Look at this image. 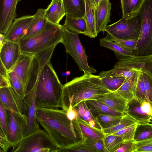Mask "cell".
I'll list each match as a JSON object with an SVG mask.
<instances>
[{"instance_id":"obj_37","label":"cell","mask_w":152,"mask_h":152,"mask_svg":"<svg viewBox=\"0 0 152 152\" xmlns=\"http://www.w3.org/2000/svg\"><path fill=\"white\" fill-rule=\"evenodd\" d=\"M105 37L106 39L116 42L123 48L132 53L135 50L137 43V39H121L108 33H107Z\"/></svg>"},{"instance_id":"obj_26","label":"cell","mask_w":152,"mask_h":152,"mask_svg":"<svg viewBox=\"0 0 152 152\" xmlns=\"http://www.w3.org/2000/svg\"><path fill=\"white\" fill-rule=\"evenodd\" d=\"M86 104L92 114L96 118L101 114H107L123 116L126 113L113 110L96 99L85 101Z\"/></svg>"},{"instance_id":"obj_39","label":"cell","mask_w":152,"mask_h":152,"mask_svg":"<svg viewBox=\"0 0 152 152\" xmlns=\"http://www.w3.org/2000/svg\"><path fill=\"white\" fill-rule=\"evenodd\" d=\"M107 88L112 91H116L122 85L126 78L123 77L100 78Z\"/></svg>"},{"instance_id":"obj_14","label":"cell","mask_w":152,"mask_h":152,"mask_svg":"<svg viewBox=\"0 0 152 152\" xmlns=\"http://www.w3.org/2000/svg\"><path fill=\"white\" fill-rule=\"evenodd\" d=\"M33 17V15H26L16 18L4 34V40L19 43L31 23Z\"/></svg>"},{"instance_id":"obj_46","label":"cell","mask_w":152,"mask_h":152,"mask_svg":"<svg viewBox=\"0 0 152 152\" xmlns=\"http://www.w3.org/2000/svg\"><path fill=\"white\" fill-rule=\"evenodd\" d=\"M7 125L6 109L2 104L0 102V130H1L6 135Z\"/></svg>"},{"instance_id":"obj_38","label":"cell","mask_w":152,"mask_h":152,"mask_svg":"<svg viewBox=\"0 0 152 152\" xmlns=\"http://www.w3.org/2000/svg\"><path fill=\"white\" fill-rule=\"evenodd\" d=\"M58 152H97L93 148L83 142L75 143L65 148H59Z\"/></svg>"},{"instance_id":"obj_45","label":"cell","mask_w":152,"mask_h":152,"mask_svg":"<svg viewBox=\"0 0 152 152\" xmlns=\"http://www.w3.org/2000/svg\"><path fill=\"white\" fill-rule=\"evenodd\" d=\"M142 72L147 97L152 102V81L147 74Z\"/></svg>"},{"instance_id":"obj_19","label":"cell","mask_w":152,"mask_h":152,"mask_svg":"<svg viewBox=\"0 0 152 152\" xmlns=\"http://www.w3.org/2000/svg\"><path fill=\"white\" fill-rule=\"evenodd\" d=\"M45 9L39 8L34 15L33 18L22 39L32 37L41 32L45 28L48 21L45 15Z\"/></svg>"},{"instance_id":"obj_41","label":"cell","mask_w":152,"mask_h":152,"mask_svg":"<svg viewBox=\"0 0 152 152\" xmlns=\"http://www.w3.org/2000/svg\"><path fill=\"white\" fill-rule=\"evenodd\" d=\"M138 71L137 81L134 97L141 99H148L146 95L142 72Z\"/></svg>"},{"instance_id":"obj_49","label":"cell","mask_w":152,"mask_h":152,"mask_svg":"<svg viewBox=\"0 0 152 152\" xmlns=\"http://www.w3.org/2000/svg\"><path fill=\"white\" fill-rule=\"evenodd\" d=\"M11 86L8 77L0 75V88Z\"/></svg>"},{"instance_id":"obj_5","label":"cell","mask_w":152,"mask_h":152,"mask_svg":"<svg viewBox=\"0 0 152 152\" xmlns=\"http://www.w3.org/2000/svg\"><path fill=\"white\" fill-rule=\"evenodd\" d=\"M139 12L142 18L140 34L133 55H152V0H144Z\"/></svg>"},{"instance_id":"obj_7","label":"cell","mask_w":152,"mask_h":152,"mask_svg":"<svg viewBox=\"0 0 152 152\" xmlns=\"http://www.w3.org/2000/svg\"><path fill=\"white\" fill-rule=\"evenodd\" d=\"M141 17L138 11L107 25L105 31L121 39H137L141 31Z\"/></svg>"},{"instance_id":"obj_17","label":"cell","mask_w":152,"mask_h":152,"mask_svg":"<svg viewBox=\"0 0 152 152\" xmlns=\"http://www.w3.org/2000/svg\"><path fill=\"white\" fill-rule=\"evenodd\" d=\"M35 54L22 53L10 70L14 71L23 83L27 94L26 83L32 59Z\"/></svg>"},{"instance_id":"obj_42","label":"cell","mask_w":152,"mask_h":152,"mask_svg":"<svg viewBox=\"0 0 152 152\" xmlns=\"http://www.w3.org/2000/svg\"><path fill=\"white\" fill-rule=\"evenodd\" d=\"M83 142L93 148L97 152H104L103 139H96L86 137L83 138Z\"/></svg>"},{"instance_id":"obj_8","label":"cell","mask_w":152,"mask_h":152,"mask_svg":"<svg viewBox=\"0 0 152 152\" xmlns=\"http://www.w3.org/2000/svg\"><path fill=\"white\" fill-rule=\"evenodd\" d=\"M63 40L66 53L73 58L80 71L91 74L96 72L94 67L90 66L87 61L85 48L81 45L77 34L69 31L62 25Z\"/></svg>"},{"instance_id":"obj_43","label":"cell","mask_w":152,"mask_h":152,"mask_svg":"<svg viewBox=\"0 0 152 152\" xmlns=\"http://www.w3.org/2000/svg\"><path fill=\"white\" fill-rule=\"evenodd\" d=\"M135 142L133 140L123 141L115 152H135Z\"/></svg>"},{"instance_id":"obj_33","label":"cell","mask_w":152,"mask_h":152,"mask_svg":"<svg viewBox=\"0 0 152 152\" xmlns=\"http://www.w3.org/2000/svg\"><path fill=\"white\" fill-rule=\"evenodd\" d=\"M144 0H120L122 17L138 11Z\"/></svg>"},{"instance_id":"obj_24","label":"cell","mask_w":152,"mask_h":152,"mask_svg":"<svg viewBox=\"0 0 152 152\" xmlns=\"http://www.w3.org/2000/svg\"><path fill=\"white\" fill-rule=\"evenodd\" d=\"M66 15L74 18L84 17L85 0H63Z\"/></svg>"},{"instance_id":"obj_2","label":"cell","mask_w":152,"mask_h":152,"mask_svg":"<svg viewBox=\"0 0 152 152\" xmlns=\"http://www.w3.org/2000/svg\"><path fill=\"white\" fill-rule=\"evenodd\" d=\"M111 92L99 75L84 72L83 75L63 85L61 108L66 112L70 106L73 108L82 102L96 99Z\"/></svg>"},{"instance_id":"obj_28","label":"cell","mask_w":152,"mask_h":152,"mask_svg":"<svg viewBox=\"0 0 152 152\" xmlns=\"http://www.w3.org/2000/svg\"><path fill=\"white\" fill-rule=\"evenodd\" d=\"M79 116L91 127L100 130L102 128L96 118L91 113L85 101L79 103L75 107Z\"/></svg>"},{"instance_id":"obj_29","label":"cell","mask_w":152,"mask_h":152,"mask_svg":"<svg viewBox=\"0 0 152 152\" xmlns=\"http://www.w3.org/2000/svg\"><path fill=\"white\" fill-rule=\"evenodd\" d=\"M152 138V123L137 124L133 137V140L135 142Z\"/></svg>"},{"instance_id":"obj_11","label":"cell","mask_w":152,"mask_h":152,"mask_svg":"<svg viewBox=\"0 0 152 152\" xmlns=\"http://www.w3.org/2000/svg\"><path fill=\"white\" fill-rule=\"evenodd\" d=\"M114 66L116 68L138 71L147 74L152 81V55L121 57Z\"/></svg>"},{"instance_id":"obj_25","label":"cell","mask_w":152,"mask_h":152,"mask_svg":"<svg viewBox=\"0 0 152 152\" xmlns=\"http://www.w3.org/2000/svg\"><path fill=\"white\" fill-rule=\"evenodd\" d=\"M138 71L131 77L126 78L121 87L116 91L121 96L128 101L135 96Z\"/></svg>"},{"instance_id":"obj_23","label":"cell","mask_w":152,"mask_h":152,"mask_svg":"<svg viewBox=\"0 0 152 152\" xmlns=\"http://www.w3.org/2000/svg\"><path fill=\"white\" fill-rule=\"evenodd\" d=\"M75 121L81 135L82 142L83 138L86 137L99 139L105 137V135L102 130L91 127L79 116L75 120Z\"/></svg>"},{"instance_id":"obj_12","label":"cell","mask_w":152,"mask_h":152,"mask_svg":"<svg viewBox=\"0 0 152 152\" xmlns=\"http://www.w3.org/2000/svg\"><path fill=\"white\" fill-rule=\"evenodd\" d=\"M0 101L6 109L22 114L27 113L28 107L23 99L11 86L0 88Z\"/></svg>"},{"instance_id":"obj_16","label":"cell","mask_w":152,"mask_h":152,"mask_svg":"<svg viewBox=\"0 0 152 152\" xmlns=\"http://www.w3.org/2000/svg\"><path fill=\"white\" fill-rule=\"evenodd\" d=\"M111 4L109 0H103L96 7L95 12L96 28L98 34L105 31L111 20Z\"/></svg>"},{"instance_id":"obj_50","label":"cell","mask_w":152,"mask_h":152,"mask_svg":"<svg viewBox=\"0 0 152 152\" xmlns=\"http://www.w3.org/2000/svg\"><path fill=\"white\" fill-rule=\"evenodd\" d=\"M0 75L8 78V71L0 61Z\"/></svg>"},{"instance_id":"obj_27","label":"cell","mask_w":152,"mask_h":152,"mask_svg":"<svg viewBox=\"0 0 152 152\" xmlns=\"http://www.w3.org/2000/svg\"><path fill=\"white\" fill-rule=\"evenodd\" d=\"M86 11L85 15L87 24L88 37L90 38H95L97 36L95 22V10L96 7L93 0H85Z\"/></svg>"},{"instance_id":"obj_30","label":"cell","mask_w":152,"mask_h":152,"mask_svg":"<svg viewBox=\"0 0 152 152\" xmlns=\"http://www.w3.org/2000/svg\"><path fill=\"white\" fill-rule=\"evenodd\" d=\"M100 45L113 51L117 59L124 56H130L133 55L132 53L126 50L116 42L106 39L105 37L101 38Z\"/></svg>"},{"instance_id":"obj_48","label":"cell","mask_w":152,"mask_h":152,"mask_svg":"<svg viewBox=\"0 0 152 152\" xmlns=\"http://www.w3.org/2000/svg\"><path fill=\"white\" fill-rule=\"evenodd\" d=\"M66 112L68 118L71 121L75 120L79 116L76 109L71 106L69 107Z\"/></svg>"},{"instance_id":"obj_10","label":"cell","mask_w":152,"mask_h":152,"mask_svg":"<svg viewBox=\"0 0 152 152\" xmlns=\"http://www.w3.org/2000/svg\"><path fill=\"white\" fill-rule=\"evenodd\" d=\"M126 113L138 124L152 123V102L148 99L134 97L128 101Z\"/></svg>"},{"instance_id":"obj_22","label":"cell","mask_w":152,"mask_h":152,"mask_svg":"<svg viewBox=\"0 0 152 152\" xmlns=\"http://www.w3.org/2000/svg\"><path fill=\"white\" fill-rule=\"evenodd\" d=\"M63 25L69 31L77 35L81 34L88 36V26L84 17L78 18L66 15L64 23Z\"/></svg>"},{"instance_id":"obj_34","label":"cell","mask_w":152,"mask_h":152,"mask_svg":"<svg viewBox=\"0 0 152 152\" xmlns=\"http://www.w3.org/2000/svg\"><path fill=\"white\" fill-rule=\"evenodd\" d=\"M137 71L114 68L107 71H103L99 75L100 78L104 77H123L128 78L131 77Z\"/></svg>"},{"instance_id":"obj_35","label":"cell","mask_w":152,"mask_h":152,"mask_svg":"<svg viewBox=\"0 0 152 152\" xmlns=\"http://www.w3.org/2000/svg\"><path fill=\"white\" fill-rule=\"evenodd\" d=\"M104 152H115L123 141L119 136L110 135L103 139Z\"/></svg>"},{"instance_id":"obj_4","label":"cell","mask_w":152,"mask_h":152,"mask_svg":"<svg viewBox=\"0 0 152 152\" xmlns=\"http://www.w3.org/2000/svg\"><path fill=\"white\" fill-rule=\"evenodd\" d=\"M63 40L62 25L48 21L45 28L38 34L19 42L22 53L36 54Z\"/></svg>"},{"instance_id":"obj_31","label":"cell","mask_w":152,"mask_h":152,"mask_svg":"<svg viewBox=\"0 0 152 152\" xmlns=\"http://www.w3.org/2000/svg\"><path fill=\"white\" fill-rule=\"evenodd\" d=\"M138 124L137 121L129 115L126 114L119 122L111 127L102 129L105 136L133 124Z\"/></svg>"},{"instance_id":"obj_21","label":"cell","mask_w":152,"mask_h":152,"mask_svg":"<svg viewBox=\"0 0 152 152\" xmlns=\"http://www.w3.org/2000/svg\"><path fill=\"white\" fill-rule=\"evenodd\" d=\"M33 96L27 106V124L23 132V137L27 136L39 129L36 118L37 108L35 103V92L33 89Z\"/></svg>"},{"instance_id":"obj_15","label":"cell","mask_w":152,"mask_h":152,"mask_svg":"<svg viewBox=\"0 0 152 152\" xmlns=\"http://www.w3.org/2000/svg\"><path fill=\"white\" fill-rule=\"evenodd\" d=\"M0 50V61L7 70H10L21 53L19 43L4 40Z\"/></svg>"},{"instance_id":"obj_18","label":"cell","mask_w":152,"mask_h":152,"mask_svg":"<svg viewBox=\"0 0 152 152\" xmlns=\"http://www.w3.org/2000/svg\"><path fill=\"white\" fill-rule=\"evenodd\" d=\"M96 100L113 110L126 113L128 101L115 91L100 96Z\"/></svg>"},{"instance_id":"obj_9","label":"cell","mask_w":152,"mask_h":152,"mask_svg":"<svg viewBox=\"0 0 152 152\" xmlns=\"http://www.w3.org/2000/svg\"><path fill=\"white\" fill-rule=\"evenodd\" d=\"M6 137L11 147L15 145L23 137V130L27 124V118L22 114L6 109Z\"/></svg>"},{"instance_id":"obj_36","label":"cell","mask_w":152,"mask_h":152,"mask_svg":"<svg viewBox=\"0 0 152 152\" xmlns=\"http://www.w3.org/2000/svg\"><path fill=\"white\" fill-rule=\"evenodd\" d=\"M8 77L11 86L23 99L26 93L21 81L15 73L12 70L8 71Z\"/></svg>"},{"instance_id":"obj_51","label":"cell","mask_w":152,"mask_h":152,"mask_svg":"<svg viewBox=\"0 0 152 152\" xmlns=\"http://www.w3.org/2000/svg\"><path fill=\"white\" fill-rule=\"evenodd\" d=\"M5 40V37L4 34H0V48H1Z\"/></svg>"},{"instance_id":"obj_32","label":"cell","mask_w":152,"mask_h":152,"mask_svg":"<svg viewBox=\"0 0 152 152\" xmlns=\"http://www.w3.org/2000/svg\"><path fill=\"white\" fill-rule=\"evenodd\" d=\"M123 116L101 114L96 117V118L102 129L115 125L119 122Z\"/></svg>"},{"instance_id":"obj_1","label":"cell","mask_w":152,"mask_h":152,"mask_svg":"<svg viewBox=\"0 0 152 152\" xmlns=\"http://www.w3.org/2000/svg\"><path fill=\"white\" fill-rule=\"evenodd\" d=\"M36 118L59 148L82 142L75 120H70L63 109L37 108Z\"/></svg>"},{"instance_id":"obj_44","label":"cell","mask_w":152,"mask_h":152,"mask_svg":"<svg viewBox=\"0 0 152 152\" xmlns=\"http://www.w3.org/2000/svg\"><path fill=\"white\" fill-rule=\"evenodd\" d=\"M152 152V138L135 142V152Z\"/></svg>"},{"instance_id":"obj_52","label":"cell","mask_w":152,"mask_h":152,"mask_svg":"<svg viewBox=\"0 0 152 152\" xmlns=\"http://www.w3.org/2000/svg\"><path fill=\"white\" fill-rule=\"evenodd\" d=\"M95 6L96 7L98 4L103 0H93Z\"/></svg>"},{"instance_id":"obj_47","label":"cell","mask_w":152,"mask_h":152,"mask_svg":"<svg viewBox=\"0 0 152 152\" xmlns=\"http://www.w3.org/2000/svg\"><path fill=\"white\" fill-rule=\"evenodd\" d=\"M0 152H6L11 147L4 133L0 130Z\"/></svg>"},{"instance_id":"obj_20","label":"cell","mask_w":152,"mask_h":152,"mask_svg":"<svg viewBox=\"0 0 152 152\" xmlns=\"http://www.w3.org/2000/svg\"><path fill=\"white\" fill-rule=\"evenodd\" d=\"M66 15L63 0H51L45 9V15L48 21L58 25Z\"/></svg>"},{"instance_id":"obj_6","label":"cell","mask_w":152,"mask_h":152,"mask_svg":"<svg viewBox=\"0 0 152 152\" xmlns=\"http://www.w3.org/2000/svg\"><path fill=\"white\" fill-rule=\"evenodd\" d=\"M12 152H56L58 147L45 130L39 129L23 137Z\"/></svg>"},{"instance_id":"obj_13","label":"cell","mask_w":152,"mask_h":152,"mask_svg":"<svg viewBox=\"0 0 152 152\" xmlns=\"http://www.w3.org/2000/svg\"><path fill=\"white\" fill-rule=\"evenodd\" d=\"M20 0H0V32L5 34L17 16L16 10Z\"/></svg>"},{"instance_id":"obj_3","label":"cell","mask_w":152,"mask_h":152,"mask_svg":"<svg viewBox=\"0 0 152 152\" xmlns=\"http://www.w3.org/2000/svg\"><path fill=\"white\" fill-rule=\"evenodd\" d=\"M49 60L41 69L33 89L36 108H61L63 85L60 82Z\"/></svg>"},{"instance_id":"obj_40","label":"cell","mask_w":152,"mask_h":152,"mask_svg":"<svg viewBox=\"0 0 152 152\" xmlns=\"http://www.w3.org/2000/svg\"><path fill=\"white\" fill-rule=\"evenodd\" d=\"M137 124L129 126L110 135H115L119 136L123 141L133 140Z\"/></svg>"}]
</instances>
